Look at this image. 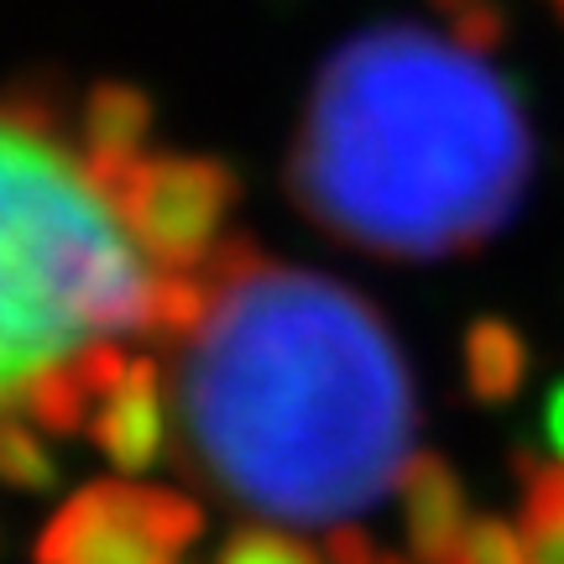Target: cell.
<instances>
[{
	"label": "cell",
	"mask_w": 564,
	"mask_h": 564,
	"mask_svg": "<svg viewBox=\"0 0 564 564\" xmlns=\"http://www.w3.org/2000/svg\"><path fill=\"white\" fill-rule=\"evenodd\" d=\"M178 419L204 481L272 523H345L403 481L413 387L340 282L246 262L194 308Z\"/></svg>",
	"instance_id": "6da1fadb"
},
{
	"label": "cell",
	"mask_w": 564,
	"mask_h": 564,
	"mask_svg": "<svg viewBox=\"0 0 564 564\" xmlns=\"http://www.w3.org/2000/svg\"><path fill=\"white\" fill-rule=\"evenodd\" d=\"M528 183V126L476 47L377 26L324 63L293 152L303 209L382 257L486 241Z\"/></svg>",
	"instance_id": "7a4b0ae2"
},
{
	"label": "cell",
	"mask_w": 564,
	"mask_h": 564,
	"mask_svg": "<svg viewBox=\"0 0 564 564\" xmlns=\"http://www.w3.org/2000/svg\"><path fill=\"white\" fill-rule=\"evenodd\" d=\"M209 225L215 199L183 167L131 194L74 147L0 121V413L162 319Z\"/></svg>",
	"instance_id": "3957f363"
},
{
	"label": "cell",
	"mask_w": 564,
	"mask_h": 564,
	"mask_svg": "<svg viewBox=\"0 0 564 564\" xmlns=\"http://www.w3.org/2000/svg\"><path fill=\"white\" fill-rule=\"evenodd\" d=\"M194 518L158 497H95L53 533L47 564H173Z\"/></svg>",
	"instance_id": "277c9868"
},
{
	"label": "cell",
	"mask_w": 564,
	"mask_h": 564,
	"mask_svg": "<svg viewBox=\"0 0 564 564\" xmlns=\"http://www.w3.org/2000/svg\"><path fill=\"white\" fill-rule=\"evenodd\" d=\"M220 564H324V560L314 549L282 539V533H241V539L220 554Z\"/></svg>",
	"instance_id": "5b68a950"
}]
</instances>
